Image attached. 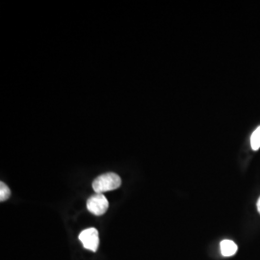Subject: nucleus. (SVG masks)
<instances>
[{
    "label": "nucleus",
    "instance_id": "1",
    "mask_svg": "<svg viewBox=\"0 0 260 260\" xmlns=\"http://www.w3.org/2000/svg\"><path fill=\"white\" fill-rule=\"evenodd\" d=\"M121 185V177L115 173L103 174L96 177L93 181V189L98 194H103L104 192L116 190Z\"/></svg>",
    "mask_w": 260,
    "mask_h": 260
},
{
    "label": "nucleus",
    "instance_id": "3",
    "mask_svg": "<svg viewBox=\"0 0 260 260\" xmlns=\"http://www.w3.org/2000/svg\"><path fill=\"white\" fill-rule=\"evenodd\" d=\"M79 240L83 244L85 249L89 251H96L100 245L99 232L94 228H90L84 230L79 234Z\"/></svg>",
    "mask_w": 260,
    "mask_h": 260
},
{
    "label": "nucleus",
    "instance_id": "6",
    "mask_svg": "<svg viewBox=\"0 0 260 260\" xmlns=\"http://www.w3.org/2000/svg\"><path fill=\"white\" fill-rule=\"evenodd\" d=\"M11 196V190L9 187L4 182H0V201L5 202L7 201Z\"/></svg>",
    "mask_w": 260,
    "mask_h": 260
},
{
    "label": "nucleus",
    "instance_id": "2",
    "mask_svg": "<svg viewBox=\"0 0 260 260\" xmlns=\"http://www.w3.org/2000/svg\"><path fill=\"white\" fill-rule=\"evenodd\" d=\"M109 207L108 200L103 194H98L90 197L87 201V209L96 216H102L107 211Z\"/></svg>",
    "mask_w": 260,
    "mask_h": 260
},
{
    "label": "nucleus",
    "instance_id": "4",
    "mask_svg": "<svg viewBox=\"0 0 260 260\" xmlns=\"http://www.w3.org/2000/svg\"><path fill=\"white\" fill-rule=\"evenodd\" d=\"M221 252L223 256H233L238 250L237 245L232 240H223L220 244Z\"/></svg>",
    "mask_w": 260,
    "mask_h": 260
},
{
    "label": "nucleus",
    "instance_id": "7",
    "mask_svg": "<svg viewBox=\"0 0 260 260\" xmlns=\"http://www.w3.org/2000/svg\"><path fill=\"white\" fill-rule=\"evenodd\" d=\"M257 210H258V212H259L260 214V197L259 199H258V201H257Z\"/></svg>",
    "mask_w": 260,
    "mask_h": 260
},
{
    "label": "nucleus",
    "instance_id": "5",
    "mask_svg": "<svg viewBox=\"0 0 260 260\" xmlns=\"http://www.w3.org/2000/svg\"><path fill=\"white\" fill-rule=\"evenodd\" d=\"M251 147L253 150L260 149V126L252 132L251 136Z\"/></svg>",
    "mask_w": 260,
    "mask_h": 260
}]
</instances>
